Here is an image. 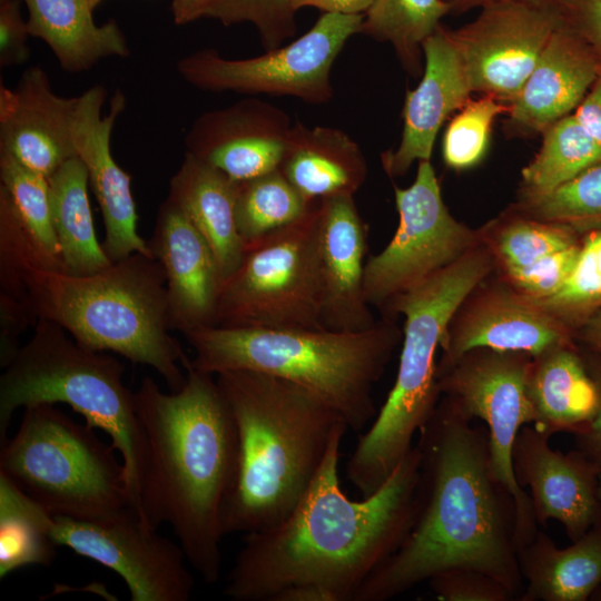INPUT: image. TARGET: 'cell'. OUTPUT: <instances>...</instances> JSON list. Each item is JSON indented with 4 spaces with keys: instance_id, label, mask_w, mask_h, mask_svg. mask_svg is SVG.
<instances>
[{
    "instance_id": "obj_52",
    "label": "cell",
    "mask_w": 601,
    "mask_h": 601,
    "mask_svg": "<svg viewBox=\"0 0 601 601\" xmlns=\"http://www.w3.org/2000/svg\"><path fill=\"white\" fill-rule=\"evenodd\" d=\"M590 600L594 601H601V585L598 588V590L592 594Z\"/></svg>"
},
{
    "instance_id": "obj_53",
    "label": "cell",
    "mask_w": 601,
    "mask_h": 601,
    "mask_svg": "<svg viewBox=\"0 0 601 601\" xmlns=\"http://www.w3.org/2000/svg\"><path fill=\"white\" fill-rule=\"evenodd\" d=\"M598 495H599V500H600V502H601V475H599Z\"/></svg>"
},
{
    "instance_id": "obj_48",
    "label": "cell",
    "mask_w": 601,
    "mask_h": 601,
    "mask_svg": "<svg viewBox=\"0 0 601 601\" xmlns=\"http://www.w3.org/2000/svg\"><path fill=\"white\" fill-rule=\"evenodd\" d=\"M373 0H294L296 11L304 7H314L324 12L363 14Z\"/></svg>"
},
{
    "instance_id": "obj_45",
    "label": "cell",
    "mask_w": 601,
    "mask_h": 601,
    "mask_svg": "<svg viewBox=\"0 0 601 601\" xmlns=\"http://www.w3.org/2000/svg\"><path fill=\"white\" fill-rule=\"evenodd\" d=\"M588 368L598 383L600 390V405L594 417L578 433L577 450H579L597 469L601 475V362L588 365Z\"/></svg>"
},
{
    "instance_id": "obj_28",
    "label": "cell",
    "mask_w": 601,
    "mask_h": 601,
    "mask_svg": "<svg viewBox=\"0 0 601 601\" xmlns=\"http://www.w3.org/2000/svg\"><path fill=\"white\" fill-rule=\"evenodd\" d=\"M528 394L533 426L549 436L559 432L574 435L594 417L600 405L597 381L569 344L532 357Z\"/></svg>"
},
{
    "instance_id": "obj_36",
    "label": "cell",
    "mask_w": 601,
    "mask_h": 601,
    "mask_svg": "<svg viewBox=\"0 0 601 601\" xmlns=\"http://www.w3.org/2000/svg\"><path fill=\"white\" fill-rule=\"evenodd\" d=\"M0 187L32 238L63 268L52 224L49 179L0 151Z\"/></svg>"
},
{
    "instance_id": "obj_19",
    "label": "cell",
    "mask_w": 601,
    "mask_h": 601,
    "mask_svg": "<svg viewBox=\"0 0 601 601\" xmlns=\"http://www.w3.org/2000/svg\"><path fill=\"white\" fill-rule=\"evenodd\" d=\"M148 244L166 275L171 329L185 335L216 326L224 285L218 263L206 238L168 196Z\"/></svg>"
},
{
    "instance_id": "obj_31",
    "label": "cell",
    "mask_w": 601,
    "mask_h": 601,
    "mask_svg": "<svg viewBox=\"0 0 601 601\" xmlns=\"http://www.w3.org/2000/svg\"><path fill=\"white\" fill-rule=\"evenodd\" d=\"M52 514L0 474V577L33 564L49 565L58 546Z\"/></svg>"
},
{
    "instance_id": "obj_15",
    "label": "cell",
    "mask_w": 601,
    "mask_h": 601,
    "mask_svg": "<svg viewBox=\"0 0 601 601\" xmlns=\"http://www.w3.org/2000/svg\"><path fill=\"white\" fill-rule=\"evenodd\" d=\"M565 12L515 0L483 6L480 16L451 32L472 91L513 100Z\"/></svg>"
},
{
    "instance_id": "obj_12",
    "label": "cell",
    "mask_w": 601,
    "mask_h": 601,
    "mask_svg": "<svg viewBox=\"0 0 601 601\" xmlns=\"http://www.w3.org/2000/svg\"><path fill=\"white\" fill-rule=\"evenodd\" d=\"M363 14L324 12L303 36L264 55L227 59L214 49L180 58L177 70L195 88L245 95L287 96L326 104L334 96L331 69L348 39L361 33Z\"/></svg>"
},
{
    "instance_id": "obj_51",
    "label": "cell",
    "mask_w": 601,
    "mask_h": 601,
    "mask_svg": "<svg viewBox=\"0 0 601 601\" xmlns=\"http://www.w3.org/2000/svg\"><path fill=\"white\" fill-rule=\"evenodd\" d=\"M583 339L593 352L601 355V309L584 321Z\"/></svg>"
},
{
    "instance_id": "obj_2",
    "label": "cell",
    "mask_w": 601,
    "mask_h": 601,
    "mask_svg": "<svg viewBox=\"0 0 601 601\" xmlns=\"http://www.w3.org/2000/svg\"><path fill=\"white\" fill-rule=\"evenodd\" d=\"M449 397L418 431L417 506L398 549L353 601L391 600L452 568L482 571L519 601L524 584L515 543V504L492 473L489 433Z\"/></svg>"
},
{
    "instance_id": "obj_22",
    "label": "cell",
    "mask_w": 601,
    "mask_h": 601,
    "mask_svg": "<svg viewBox=\"0 0 601 601\" xmlns=\"http://www.w3.org/2000/svg\"><path fill=\"white\" fill-rule=\"evenodd\" d=\"M566 327L554 314L518 292L489 293L470 304L461 317L455 314L437 367H445L479 348L536 357L568 345Z\"/></svg>"
},
{
    "instance_id": "obj_5",
    "label": "cell",
    "mask_w": 601,
    "mask_h": 601,
    "mask_svg": "<svg viewBox=\"0 0 601 601\" xmlns=\"http://www.w3.org/2000/svg\"><path fill=\"white\" fill-rule=\"evenodd\" d=\"M191 364L217 375L246 370L300 385L318 395L359 432L376 416L373 387L401 341L384 316L362 332L211 326L184 335Z\"/></svg>"
},
{
    "instance_id": "obj_38",
    "label": "cell",
    "mask_w": 601,
    "mask_h": 601,
    "mask_svg": "<svg viewBox=\"0 0 601 601\" xmlns=\"http://www.w3.org/2000/svg\"><path fill=\"white\" fill-rule=\"evenodd\" d=\"M535 302L566 325L582 318L585 321L601 309V229L580 245L573 270L562 288Z\"/></svg>"
},
{
    "instance_id": "obj_11",
    "label": "cell",
    "mask_w": 601,
    "mask_h": 601,
    "mask_svg": "<svg viewBox=\"0 0 601 601\" xmlns=\"http://www.w3.org/2000/svg\"><path fill=\"white\" fill-rule=\"evenodd\" d=\"M531 361L524 353L479 348L436 368L441 394L467 417L480 418L485 424L492 473L514 500L518 550L539 530L530 495L519 485L512 461L518 433L534 422L528 394Z\"/></svg>"
},
{
    "instance_id": "obj_37",
    "label": "cell",
    "mask_w": 601,
    "mask_h": 601,
    "mask_svg": "<svg viewBox=\"0 0 601 601\" xmlns=\"http://www.w3.org/2000/svg\"><path fill=\"white\" fill-rule=\"evenodd\" d=\"M528 207L539 220L572 228L601 224V160L553 190L528 197Z\"/></svg>"
},
{
    "instance_id": "obj_18",
    "label": "cell",
    "mask_w": 601,
    "mask_h": 601,
    "mask_svg": "<svg viewBox=\"0 0 601 601\" xmlns=\"http://www.w3.org/2000/svg\"><path fill=\"white\" fill-rule=\"evenodd\" d=\"M550 437L524 425L513 447V471L519 485L529 489L538 525L556 520L575 541L601 519L599 472L579 450H553Z\"/></svg>"
},
{
    "instance_id": "obj_40",
    "label": "cell",
    "mask_w": 601,
    "mask_h": 601,
    "mask_svg": "<svg viewBox=\"0 0 601 601\" xmlns=\"http://www.w3.org/2000/svg\"><path fill=\"white\" fill-rule=\"evenodd\" d=\"M506 108L494 96L467 100L450 121L443 139V157L447 166L464 169L484 155L492 124Z\"/></svg>"
},
{
    "instance_id": "obj_3",
    "label": "cell",
    "mask_w": 601,
    "mask_h": 601,
    "mask_svg": "<svg viewBox=\"0 0 601 601\" xmlns=\"http://www.w3.org/2000/svg\"><path fill=\"white\" fill-rule=\"evenodd\" d=\"M183 368L179 391L165 393L145 376L135 392L147 443L141 508L145 523H167L188 563L215 583L238 473V432L215 375L194 367L189 357Z\"/></svg>"
},
{
    "instance_id": "obj_50",
    "label": "cell",
    "mask_w": 601,
    "mask_h": 601,
    "mask_svg": "<svg viewBox=\"0 0 601 601\" xmlns=\"http://www.w3.org/2000/svg\"><path fill=\"white\" fill-rule=\"evenodd\" d=\"M451 8H464V7H474V6H485L495 1L501 0H445ZM515 1H522L535 6H542V7H551L556 8L565 12L566 8L574 1V0H515Z\"/></svg>"
},
{
    "instance_id": "obj_29",
    "label": "cell",
    "mask_w": 601,
    "mask_h": 601,
    "mask_svg": "<svg viewBox=\"0 0 601 601\" xmlns=\"http://www.w3.org/2000/svg\"><path fill=\"white\" fill-rule=\"evenodd\" d=\"M30 36L40 38L60 67L82 72L111 56L128 57L127 39L118 23L96 24L95 0H23Z\"/></svg>"
},
{
    "instance_id": "obj_42",
    "label": "cell",
    "mask_w": 601,
    "mask_h": 601,
    "mask_svg": "<svg viewBox=\"0 0 601 601\" xmlns=\"http://www.w3.org/2000/svg\"><path fill=\"white\" fill-rule=\"evenodd\" d=\"M428 585L441 601H513L515 594L501 581L479 570L452 568L433 575Z\"/></svg>"
},
{
    "instance_id": "obj_7",
    "label": "cell",
    "mask_w": 601,
    "mask_h": 601,
    "mask_svg": "<svg viewBox=\"0 0 601 601\" xmlns=\"http://www.w3.org/2000/svg\"><path fill=\"white\" fill-rule=\"evenodd\" d=\"M491 269L489 253L474 247L443 269L395 297L384 316L405 317L394 385L346 467L362 496L375 492L413 446L440 402L435 355L455 314Z\"/></svg>"
},
{
    "instance_id": "obj_47",
    "label": "cell",
    "mask_w": 601,
    "mask_h": 601,
    "mask_svg": "<svg viewBox=\"0 0 601 601\" xmlns=\"http://www.w3.org/2000/svg\"><path fill=\"white\" fill-rule=\"evenodd\" d=\"M573 115L582 127L601 144V67Z\"/></svg>"
},
{
    "instance_id": "obj_49",
    "label": "cell",
    "mask_w": 601,
    "mask_h": 601,
    "mask_svg": "<svg viewBox=\"0 0 601 601\" xmlns=\"http://www.w3.org/2000/svg\"><path fill=\"white\" fill-rule=\"evenodd\" d=\"M215 0H173L171 12L176 24H187L206 16Z\"/></svg>"
},
{
    "instance_id": "obj_39",
    "label": "cell",
    "mask_w": 601,
    "mask_h": 601,
    "mask_svg": "<svg viewBox=\"0 0 601 601\" xmlns=\"http://www.w3.org/2000/svg\"><path fill=\"white\" fill-rule=\"evenodd\" d=\"M573 228L543 220H513L494 239V250L504 270L528 267L538 260L577 245Z\"/></svg>"
},
{
    "instance_id": "obj_43",
    "label": "cell",
    "mask_w": 601,
    "mask_h": 601,
    "mask_svg": "<svg viewBox=\"0 0 601 601\" xmlns=\"http://www.w3.org/2000/svg\"><path fill=\"white\" fill-rule=\"evenodd\" d=\"M580 245L551 254L536 263L520 269L505 272L508 278L521 295L534 299H545L559 292L573 270Z\"/></svg>"
},
{
    "instance_id": "obj_9",
    "label": "cell",
    "mask_w": 601,
    "mask_h": 601,
    "mask_svg": "<svg viewBox=\"0 0 601 601\" xmlns=\"http://www.w3.org/2000/svg\"><path fill=\"white\" fill-rule=\"evenodd\" d=\"M0 445V474L52 515L98 521L135 512L116 449L53 404L24 407L17 433Z\"/></svg>"
},
{
    "instance_id": "obj_30",
    "label": "cell",
    "mask_w": 601,
    "mask_h": 601,
    "mask_svg": "<svg viewBox=\"0 0 601 601\" xmlns=\"http://www.w3.org/2000/svg\"><path fill=\"white\" fill-rule=\"evenodd\" d=\"M51 215L63 272L90 275L112 262L98 242L88 196L89 178L79 157L67 160L50 178Z\"/></svg>"
},
{
    "instance_id": "obj_46",
    "label": "cell",
    "mask_w": 601,
    "mask_h": 601,
    "mask_svg": "<svg viewBox=\"0 0 601 601\" xmlns=\"http://www.w3.org/2000/svg\"><path fill=\"white\" fill-rule=\"evenodd\" d=\"M584 37L601 52V0H574L565 10Z\"/></svg>"
},
{
    "instance_id": "obj_6",
    "label": "cell",
    "mask_w": 601,
    "mask_h": 601,
    "mask_svg": "<svg viewBox=\"0 0 601 601\" xmlns=\"http://www.w3.org/2000/svg\"><path fill=\"white\" fill-rule=\"evenodd\" d=\"M31 312L61 326L88 348L114 352L148 365L179 391L188 357L169 332L166 275L154 257L134 253L90 275L31 268L27 276Z\"/></svg>"
},
{
    "instance_id": "obj_8",
    "label": "cell",
    "mask_w": 601,
    "mask_h": 601,
    "mask_svg": "<svg viewBox=\"0 0 601 601\" xmlns=\"http://www.w3.org/2000/svg\"><path fill=\"white\" fill-rule=\"evenodd\" d=\"M114 356L76 342L58 324L38 319L0 377V444L19 407L65 403L92 428L105 431L122 459L130 504L145 523L141 486L147 443L136 412L135 392L124 383ZM146 524V523H145Z\"/></svg>"
},
{
    "instance_id": "obj_44",
    "label": "cell",
    "mask_w": 601,
    "mask_h": 601,
    "mask_svg": "<svg viewBox=\"0 0 601 601\" xmlns=\"http://www.w3.org/2000/svg\"><path fill=\"white\" fill-rule=\"evenodd\" d=\"M27 20L22 19L19 0L0 3V67L10 68L28 60Z\"/></svg>"
},
{
    "instance_id": "obj_41",
    "label": "cell",
    "mask_w": 601,
    "mask_h": 601,
    "mask_svg": "<svg viewBox=\"0 0 601 601\" xmlns=\"http://www.w3.org/2000/svg\"><path fill=\"white\" fill-rule=\"evenodd\" d=\"M294 0H215L206 18L224 26L252 23L266 50L282 46L296 32Z\"/></svg>"
},
{
    "instance_id": "obj_4",
    "label": "cell",
    "mask_w": 601,
    "mask_h": 601,
    "mask_svg": "<svg viewBox=\"0 0 601 601\" xmlns=\"http://www.w3.org/2000/svg\"><path fill=\"white\" fill-rule=\"evenodd\" d=\"M216 381L237 426L238 473L225 534L250 533L284 519L305 493L344 418L318 395L265 373L221 372Z\"/></svg>"
},
{
    "instance_id": "obj_35",
    "label": "cell",
    "mask_w": 601,
    "mask_h": 601,
    "mask_svg": "<svg viewBox=\"0 0 601 601\" xmlns=\"http://www.w3.org/2000/svg\"><path fill=\"white\" fill-rule=\"evenodd\" d=\"M31 268L63 272L29 234L0 187V297L30 308L27 276Z\"/></svg>"
},
{
    "instance_id": "obj_10",
    "label": "cell",
    "mask_w": 601,
    "mask_h": 601,
    "mask_svg": "<svg viewBox=\"0 0 601 601\" xmlns=\"http://www.w3.org/2000/svg\"><path fill=\"white\" fill-rule=\"evenodd\" d=\"M216 326L324 329L319 272V207L245 245L223 285Z\"/></svg>"
},
{
    "instance_id": "obj_16",
    "label": "cell",
    "mask_w": 601,
    "mask_h": 601,
    "mask_svg": "<svg viewBox=\"0 0 601 601\" xmlns=\"http://www.w3.org/2000/svg\"><path fill=\"white\" fill-rule=\"evenodd\" d=\"M107 91L95 85L76 97L71 136L77 157L83 162L89 185L100 207L105 224L102 247L111 262L134 253L154 256L137 230L138 215L131 190V178L111 154V134L125 109L126 98L116 91L108 114L102 116Z\"/></svg>"
},
{
    "instance_id": "obj_32",
    "label": "cell",
    "mask_w": 601,
    "mask_h": 601,
    "mask_svg": "<svg viewBox=\"0 0 601 601\" xmlns=\"http://www.w3.org/2000/svg\"><path fill=\"white\" fill-rule=\"evenodd\" d=\"M601 160V144L568 115L545 128L542 146L523 169L526 198L549 193Z\"/></svg>"
},
{
    "instance_id": "obj_1",
    "label": "cell",
    "mask_w": 601,
    "mask_h": 601,
    "mask_svg": "<svg viewBox=\"0 0 601 601\" xmlns=\"http://www.w3.org/2000/svg\"><path fill=\"white\" fill-rule=\"evenodd\" d=\"M336 436L309 486L277 523L246 533L224 594L273 601L315 585L329 601H353L366 579L401 545L417 506L421 450L413 445L386 481L355 501L339 486Z\"/></svg>"
},
{
    "instance_id": "obj_25",
    "label": "cell",
    "mask_w": 601,
    "mask_h": 601,
    "mask_svg": "<svg viewBox=\"0 0 601 601\" xmlns=\"http://www.w3.org/2000/svg\"><path fill=\"white\" fill-rule=\"evenodd\" d=\"M279 170L308 203L354 196L367 166L355 140L337 128L293 122Z\"/></svg>"
},
{
    "instance_id": "obj_27",
    "label": "cell",
    "mask_w": 601,
    "mask_h": 601,
    "mask_svg": "<svg viewBox=\"0 0 601 601\" xmlns=\"http://www.w3.org/2000/svg\"><path fill=\"white\" fill-rule=\"evenodd\" d=\"M519 601H585L601 585V519L566 548L543 531L518 550Z\"/></svg>"
},
{
    "instance_id": "obj_34",
    "label": "cell",
    "mask_w": 601,
    "mask_h": 601,
    "mask_svg": "<svg viewBox=\"0 0 601 601\" xmlns=\"http://www.w3.org/2000/svg\"><path fill=\"white\" fill-rule=\"evenodd\" d=\"M313 204L279 169L239 183L235 219L244 246L295 223Z\"/></svg>"
},
{
    "instance_id": "obj_54",
    "label": "cell",
    "mask_w": 601,
    "mask_h": 601,
    "mask_svg": "<svg viewBox=\"0 0 601 601\" xmlns=\"http://www.w3.org/2000/svg\"><path fill=\"white\" fill-rule=\"evenodd\" d=\"M95 1H96L97 6H98L104 0H95Z\"/></svg>"
},
{
    "instance_id": "obj_55",
    "label": "cell",
    "mask_w": 601,
    "mask_h": 601,
    "mask_svg": "<svg viewBox=\"0 0 601 601\" xmlns=\"http://www.w3.org/2000/svg\"><path fill=\"white\" fill-rule=\"evenodd\" d=\"M6 1H8V0H0V3L6 2Z\"/></svg>"
},
{
    "instance_id": "obj_33",
    "label": "cell",
    "mask_w": 601,
    "mask_h": 601,
    "mask_svg": "<svg viewBox=\"0 0 601 601\" xmlns=\"http://www.w3.org/2000/svg\"><path fill=\"white\" fill-rule=\"evenodd\" d=\"M451 9L445 0H373L361 33L391 42L407 69L416 72L423 42Z\"/></svg>"
},
{
    "instance_id": "obj_23",
    "label": "cell",
    "mask_w": 601,
    "mask_h": 601,
    "mask_svg": "<svg viewBox=\"0 0 601 601\" xmlns=\"http://www.w3.org/2000/svg\"><path fill=\"white\" fill-rule=\"evenodd\" d=\"M425 67L417 87L407 91L403 108V132L398 147L382 154L390 177L404 175L414 161L430 160L444 120L462 108L472 91L451 31L441 28L422 46Z\"/></svg>"
},
{
    "instance_id": "obj_14",
    "label": "cell",
    "mask_w": 601,
    "mask_h": 601,
    "mask_svg": "<svg viewBox=\"0 0 601 601\" xmlns=\"http://www.w3.org/2000/svg\"><path fill=\"white\" fill-rule=\"evenodd\" d=\"M130 511L108 520L52 515L50 533L63 545L118 573L131 601H187L194 578L179 544L159 535Z\"/></svg>"
},
{
    "instance_id": "obj_13",
    "label": "cell",
    "mask_w": 601,
    "mask_h": 601,
    "mask_svg": "<svg viewBox=\"0 0 601 601\" xmlns=\"http://www.w3.org/2000/svg\"><path fill=\"white\" fill-rule=\"evenodd\" d=\"M400 216L396 231L364 268L367 303L381 311L400 294L477 246V236L447 210L430 160L418 161L407 188H394Z\"/></svg>"
},
{
    "instance_id": "obj_26",
    "label": "cell",
    "mask_w": 601,
    "mask_h": 601,
    "mask_svg": "<svg viewBox=\"0 0 601 601\" xmlns=\"http://www.w3.org/2000/svg\"><path fill=\"white\" fill-rule=\"evenodd\" d=\"M238 188V181L189 152L169 183L168 197L208 242L224 282L240 265L245 248L235 219Z\"/></svg>"
},
{
    "instance_id": "obj_17",
    "label": "cell",
    "mask_w": 601,
    "mask_h": 601,
    "mask_svg": "<svg viewBox=\"0 0 601 601\" xmlns=\"http://www.w3.org/2000/svg\"><path fill=\"white\" fill-rule=\"evenodd\" d=\"M293 124L280 108L248 97L195 119L186 152L235 181L279 169Z\"/></svg>"
},
{
    "instance_id": "obj_21",
    "label": "cell",
    "mask_w": 601,
    "mask_h": 601,
    "mask_svg": "<svg viewBox=\"0 0 601 601\" xmlns=\"http://www.w3.org/2000/svg\"><path fill=\"white\" fill-rule=\"evenodd\" d=\"M322 322L326 329L362 332L374 319L364 293L367 226L354 196L318 200Z\"/></svg>"
},
{
    "instance_id": "obj_24",
    "label": "cell",
    "mask_w": 601,
    "mask_h": 601,
    "mask_svg": "<svg viewBox=\"0 0 601 601\" xmlns=\"http://www.w3.org/2000/svg\"><path fill=\"white\" fill-rule=\"evenodd\" d=\"M601 62L568 19L549 39L534 69L512 100V120L542 130L577 108L595 80Z\"/></svg>"
},
{
    "instance_id": "obj_20",
    "label": "cell",
    "mask_w": 601,
    "mask_h": 601,
    "mask_svg": "<svg viewBox=\"0 0 601 601\" xmlns=\"http://www.w3.org/2000/svg\"><path fill=\"white\" fill-rule=\"evenodd\" d=\"M75 106L76 97L55 93L42 68L26 69L14 90L0 87V151L49 179L77 156L71 136Z\"/></svg>"
}]
</instances>
